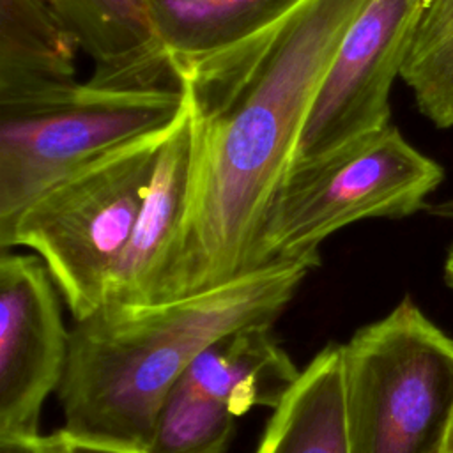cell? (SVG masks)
<instances>
[{"label":"cell","mask_w":453,"mask_h":453,"mask_svg":"<svg viewBox=\"0 0 453 453\" xmlns=\"http://www.w3.org/2000/svg\"><path fill=\"white\" fill-rule=\"evenodd\" d=\"M366 2L304 0L241 42L172 65L189 111V182L147 304L248 273L258 226L294 161L319 85Z\"/></svg>","instance_id":"obj_1"},{"label":"cell","mask_w":453,"mask_h":453,"mask_svg":"<svg viewBox=\"0 0 453 453\" xmlns=\"http://www.w3.org/2000/svg\"><path fill=\"white\" fill-rule=\"evenodd\" d=\"M315 262L273 264L216 288L143 304H103L74 320L58 400L67 432L147 449L157 411L189 363L239 327L273 324Z\"/></svg>","instance_id":"obj_2"},{"label":"cell","mask_w":453,"mask_h":453,"mask_svg":"<svg viewBox=\"0 0 453 453\" xmlns=\"http://www.w3.org/2000/svg\"><path fill=\"white\" fill-rule=\"evenodd\" d=\"M180 83L90 76L0 99V239L44 189L184 111Z\"/></svg>","instance_id":"obj_3"},{"label":"cell","mask_w":453,"mask_h":453,"mask_svg":"<svg viewBox=\"0 0 453 453\" xmlns=\"http://www.w3.org/2000/svg\"><path fill=\"white\" fill-rule=\"evenodd\" d=\"M173 124L60 179L37 195L0 239L2 251L25 246L37 253L74 320L104 303Z\"/></svg>","instance_id":"obj_4"},{"label":"cell","mask_w":453,"mask_h":453,"mask_svg":"<svg viewBox=\"0 0 453 453\" xmlns=\"http://www.w3.org/2000/svg\"><path fill=\"white\" fill-rule=\"evenodd\" d=\"M442 179V166L414 149L393 124L294 165L265 209L248 271L297 260L319 264L320 242L336 230L361 219L414 214Z\"/></svg>","instance_id":"obj_5"},{"label":"cell","mask_w":453,"mask_h":453,"mask_svg":"<svg viewBox=\"0 0 453 453\" xmlns=\"http://www.w3.org/2000/svg\"><path fill=\"white\" fill-rule=\"evenodd\" d=\"M350 453H446L453 338L405 297L342 343Z\"/></svg>","instance_id":"obj_6"},{"label":"cell","mask_w":453,"mask_h":453,"mask_svg":"<svg viewBox=\"0 0 453 453\" xmlns=\"http://www.w3.org/2000/svg\"><path fill=\"white\" fill-rule=\"evenodd\" d=\"M426 4L366 2L319 85L290 166L324 157L391 124V85L402 73Z\"/></svg>","instance_id":"obj_7"},{"label":"cell","mask_w":453,"mask_h":453,"mask_svg":"<svg viewBox=\"0 0 453 453\" xmlns=\"http://www.w3.org/2000/svg\"><path fill=\"white\" fill-rule=\"evenodd\" d=\"M58 288L35 255H0V437L39 434L69 356Z\"/></svg>","instance_id":"obj_8"},{"label":"cell","mask_w":453,"mask_h":453,"mask_svg":"<svg viewBox=\"0 0 453 453\" xmlns=\"http://www.w3.org/2000/svg\"><path fill=\"white\" fill-rule=\"evenodd\" d=\"M191 161L188 104L166 136L136 226L110 280L103 304L143 306L184 214ZM101 304V306H103Z\"/></svg>","instance_id":"obj_9"},{"label":"cell","mask_w":453,"mask_h":453,"mask_svg":"<svg viewBox=\"0 0 453 453\" xmlns=\"http://www.w3.org/2000/svg\"><path fill=\"white\" fill-rule=\"evenodd\" d=\"M271 326L253 324L223 334L189 363L179 380L223 403L235 418L253 407L276 409L301 370Z\"/></svg>","instance_id":"obj_10"},{"label":"cell","mask_w":453,"mask_h":453,"mask_svg":"<svg viewBox=\"0 0 453 453\" xmlns=\"http://www.w3.org/2000/svg\"><path fill=\"white\" fill-rule=\"evenodd\" d=\"M96 62L94 76L122 83H175L156 50L147 0H48Z\"/></svg>","instance_id":"obj_11"},{"label":"cell","mask_w":453,"mask_h":453,"mask_svg":"<svg viewBox=\"0 0 453 453\" xmlns=\"http://www.w3.org/2000/svg\"><path fill=\"white\" fill-rule=\"evenodd\" d=\"M255 453H350L342 345L329 343L273 409Z\"/></svg>","instance_id":"obj_12"},{"label":"cell","mask_w":453,"mask_h":453,"mask_svg":"<svg viewBox=\"0 0 453 453\" xmlns=\"http://www.w3.org/2000/svg\"><path fill=\"white\" fill-rule=\"evenodd\" d=\"M304 0H147L157 53L170 65L241 42Z\"/></svg>","instance_id":"obj_13"},{"label":"cell","mask_w":453,"mask_h":453,"mask_svg":"<svg viewBox=\"0 0 453 453\" xmlns=\"http://www.w3.org/2000/svg\"><path fill=\"white\" fill-rule=\"evenodd\" d=\"M80 48L48 0H0V99L76 81Z\"/></svg>","instance_id":"obj_14"},{"label":"cell","mask_w":453,"mask_h":453,"mask_svg":"<svg viewBox=\"0 0 453 453\" xmlns=\"http://www.w3.org/2000/svg\"><path fill=\"white\" fill-rule=\"evenodd\" d=\"M400 78L423 117L453 127V0H428Z\"/></svg>","instance_id":"obj_15"},{"label":"cell","mask_w":453,"mask_h":453,"mask_svg":"<svg viewBox=\"0 0 453 453\" xmlns=\"http://www.w3.org/2000/svg\"><path fill=\"white\" fill-rule=\"evenodd\" d=\"M235 416L219 402L180 380L165 396L152 430L149 453H225Z\"/></svg>","instance_id":"obj_16"},{"label":"cell","mask_w":453,"mask_h":453,"mask_svg":"<svg viewBox=\"0 0 453 453\" xmlns=\"http://www.w3.org/2000/svg\"><path fill=\"white\" fill-rule=\"evenodd\" d=\"M60 437V449L62 453H149L143 448L126 446L119 442H108L90 437H81L76 434L67 432L65 428L57 430Z\"/></svg>","instance_id":"obj_17"},{"label":"cell","mask_w":453,"mask_h":453,"mask_svg":"<svg viewBox=\"0 0 453 453\" xmlns=\"http://www.w3.org/2000/svg\"><path fill=\"white\" fill-rule=\"evenodd\" d=\"M0 453H62L58 432L0 437Z\"/></svg>","instance_id":"obj_18"},{"label":"cell","mask_w":453,"mask_h":453,"mask_svg":"<svg viewBox=\"0 0 453 453\" xmlns=\"http://www.w3.org/2000/svg\"><path fill=\"white\" fill-rule=\"evenodd\" d=\"M425 209L437 216V218H444V219H453V196L446 198V200H441V202H435V203H426Z\"/></svg>","instance_id":"obj_19"},{"label":"cell","mask_w":453,"mask_h":453,"mask_svg":"<svg viewBox=\"0 0 453 453\" xmlns=\"http://www.w3.org/2000/svg\"><path fill=\"white\" fill-rule=\"evenodd\" d=\"M444 278H446V283L453 288V246L449 248L444 260Z\"/></svg>","instance_id":"obj_20"},{"label":"cell","mask_w":453,"mask_h":453,"mask_svg":"<svg viewBox=\"0 0 453 453\" xmlns=\"http://www.w3.org/2000/svg\"><path fill=\"white\" fill-rule=\"evenodd\" d=\"M446 453H453V426H451V432H449V439H448V448H446Z\"/></svg>","instance_id":"obj_21"}]
</instances>
